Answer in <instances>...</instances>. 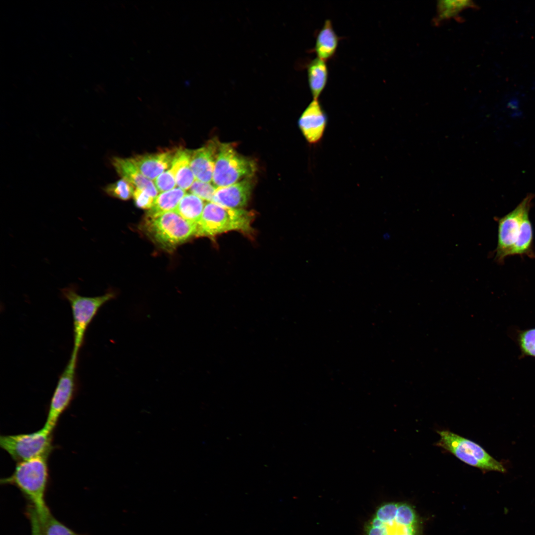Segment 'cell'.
I'll list each match as a JSON object with an SVG mask.
<instances>
[{"mask_svg":"<svg viewBox=\"0 0 535 535\" xmlns=\"http://www.w3.org/2000/svg\"><path fill=\"white\" fill-rule=\"evenodd\" d=\"M253 186L251 177H248L230 185L218 187L211 202L229 208L242 209L249 200Z\"/></svg>","mask_w":535,"mask_h":535,"instance_id":"13","label":"cell"},{"mask_svg":"<svg viewBox=\"0 0 535 535\" xmlns=\"http://www.w3.org/2000/svg\"><path fill=\"white\" fill-rule=\"evenodd\" d=\"M204 201L192 194L187 193L182 198L175 212L185 220L197 223L200 220L205 206Z\"/></svg>","mask_w":535,"mask_h":535,"instance_id":"21","label":"cell"},{"mask_svg":"<svg viewBox=\"0 0 535 535\" xmlns=\"http://www.w3.org/2000/svg\"><path fill=\"white\" fill-rule=\"evenodd\" d=\"M518 341L520 349L524 354L535 357V327L520 332Z\"/></svg>","mask_w":535,"mask_h":535,"instance_id":"25","label":"cell"},{"mask_svg":"<svg viewBox=\"0 0 535 535\" xmlns=\"http://www.w3.org/2000/svg\"><path fill=\"white\" fill-rule=\"evenodd\" d=\"M155 185L158 191L160 192L168 191L174 188L176 185L175 178L170 168L156 178Z\"/></svg>","mask_w":535,"mask_h":535,"instance_id":"27","label":"cell"},{"mask_svg":"<svg viewBox=\"0 0 535 535\" xmlns=\"http://www.w3.org/2000/svg\"><path fill=\"white\" fill-rule=\"evenodd\" d=\"M254 214L242 209H232L209 202L197 223L196 236L212 237L230 231L252 230Z\"/></svg>","mask_w":535,"mask_h":535,"instance_id":"4","label":"cell"},{"mask_svg":"<svg viewBox=\"0 0 535 535\" xmlns=\"http://www.w3.org/2000/svg\"><path fill=\"white\" fill-rule=\"evenodd\" d=\"M534 195L530 194L511 212L498 218V240L495 260L499 263L509 256L518 235L522 217L525 211L530 209Z\"/></svg>","mask_w":535,"mask_h":535,"instance_id":"10","label":"cell"},{"mask_svg":"<svg viewBox=\"0 0 535 535\" xmlns=\"http://www.w3.org/2000/svg\"><path fill=\"white\" fill-rule=\"evenodd\" d=\"M104 190L110 197L122 200H127L133 196L134 188L133 184L122 178L108 184L104 188Z\"/></svg>","mask_w":535,"mask_h":535,"instance_id":"24","label":"cell"},{"mask_svg":"<svg viewBox=\"0 0 535 535\" xmlns=\"http://www.w3.org/2000/svg\"><path fill=\"white\" fill-rule=\"evenodd\" d=\"M190 150H176L169 168L174 175L176 185L183 190H189L196 180L190 164Z\"/></svg>","mask_w":535,"mask_h":535,"instance_id":"17","label":"cell"},{"mask_svg":"<svg viewBox=\"0 0 535 535\" xmlns=\"http://www.w3.org/2000/svg\"><path fill=\"white\" fill-rule=\"evenodd\" d=\"M133 196L135 205L138 208L143 209L152 208L155 198L146 191L136 188Z\"/></svg>","mask_w":535,"mask_h":535,"instance_id":"28","label":"cell"},{"mask_svg":"<svg viewBox=\"0 0 535 535\" xmlns=\"http://www.w3.org/2000/svg\"><path fill=\"white\" fill-rule=\"evenodd\" d=\"M414 509L404 502L380 505L364 526V535H420Z\"/></svg>","mask_w":535,"mask_h":535,"instance_id":"2","label":"cell"},{"mask_svg":"<svg viewBox=\"0 0 535 535\" xmlns=\"http://www.w3.org/2000/svg\"><path fill=\"white\" fill-rule=\"evenodd\" d=\"M256 170L253 160L239 154L229 143H219L212 183L217 188L252 177Z\"/></svg>","mask_w":535,"mask_h":535,"instance_id":"8","label":"cell"},{"mask_svg":"<svg viewBox=\"0 0 535 535\" xmlns=\"http://www.w3.org/2000/svg\"><path fill=\"white\" fill-rule=\"evenodd\" d=\"M326 62L317 57L307 66L309 86L314 100H318L327 82L328 69Z\"/></svg>","mask_w":535,"mask_h":535,"instance_id":"19","label":"cell"},{"mask_svg":"<svg viewBox=\"0 0 535 535\" xmlns=\"http://www.w3.org/2000/svg\"><path fill=\"white\" fill-rule=\"evenodd\" d=\"M476 8V5L470 0H441L437 4V13L433 21L439 24L446 19L459 16L463 10L468 8Z\"/></svg>","mask_w":535,"mask_h":535,"instance_id":"22","label":"cell"},{"mask_svg":"<svg viewBox=\"0 0 535 535\" xmlns=\"http://www.w3.org/2000/svg\"><path fill=\"white\" fill-rule=\"evenodd\" d=\"M341 39L334 31L331 21L325 20L322 27L316 32L315 44L311 52L315 53L319 58L327 61L335 55Z\"/></svg>","mask_w":535,"mask_h":535,"instance_id":"16","label":"cell"},{"mask_svg":"<svg viewBox=\"0 0 535 535\" xmlns=\"http://www.w3.org/2000/svg\"><path fill=\"white\" fill-rule=\"evenodd\" d=\"M175 151L137 155L132 159L141 173L152 180L170 167Z\"/></svg>","mask_w":535,"mask_h":535,"instance_id":"15","label":"cell"},{"mask_svg":"<svg viewBox=\"0 0 535 535\" xmlns=\"http://www.w3.org/2000/svg\"><path fill=\"white\" fill-rule=\"evenodd\" d=\"M60 292L62 297L69 302L71 307L73 331V347L71 356L78 358L89 325L99 309L114 299L116 295L110 291L101 296H83L78 293V288L74 284L61 289Z\"/></svg>","mask_w":535,"mask_h":535,"instance_id":"3","label":"cell"},{"mask_svg":"<svg viewBox=\"0 0 535 535\" xmlns=\"http://www.w3.org/2000/svg\"><path fill=\"white\" fill-rule=\"evenodd\" d=\"M436 445L451 453L464 463L483 471L504 473L502 464L474 441L448 430H438Z\"/></svg>","mask_w":535,"mask_h":535,"instance_id":"7","label":"cell"},{"mask_svg":"<svg viewBox=\"0 0 535 535\" xmlns=\"http://www.w3.org/2000/svg\"><path fill=\"white\" fill-rule=\"evenodd\" d=\"M53 431L44 426L33 432L1 435L0 446L16 463L38 457H49L54 448Z\"/></svg>","mask_w":535,"mask_h":535,"instance_id":"6","label":"cell"},{"mask_svg":"<svg viewBox=\"0 0 535 535\" xmlns=\"http://www.w3.org/2000/svg\"><path fill=\"white\" fill-rule=\"evenodd\" d=\"M78 359L70 357L52 396L44 426L54 430L62 414L69 407L78 389Z\"/></svg>","mask_w":535,"mask_h":535,"instance_id":"9","label":"cell"},{"mask_svg":"<svg viewBox=\"0 0 535 535\" xmlns=\"http://www.w3.org/2000/svg\"><path fill=\"white\" fill-rule=\"evenodd\" d=\"M37 515L46 535H81L56 519L50 511L42 515L37 514Z\"/></svg>","mask_w":535,"mask_h":535,"instance_id":"23","label":"cell"},{"mask_svg":"<svg viewBox=\"0 0 535 535\" xmlns=\"http://www.w3.org/2000/svg\"><path fill=\"white\" fill-rule=\"evenodd\" d=\"M111 162L122 178L127 180L136 188L146 191L154 198L158 195L159 191L155 184L141 173L132 158L114 157L111 159Z\"/></svg>","mask_w":535,"mask_h":535,"instance_id":"14","label":"cell"},{"mask_svg":"<svg viewBox=\"0 0 535 535\" xmlns=\"http://www.w3.org/2000/svg\"><path fill=\"white\" fill-rule=\"evenodd\" d=\"M25 514L30 521L31 535H46L41 526L35 508L29 504L26 508Z\"/></svg>","mask_w":535,"mask_h":535,"instance_id":"29","label":"cell"},{"mask_svg":"<svg viewBox=\"0 0 535 535\" xmlns=\"http://www.w3.org/2000/svg\"><path fill=\"white\" fill-rule=\"evenodd\" d=\"M327 123V115L318 100H313L302 113L299 127L310 144L319 143L322 138Z\"/></svg>","mask_w":535,"mask_h":535,"instance_id":"11","label":"cell"},{"mask_svg":"<svg viewBox=\"0 0 535 535\" xmlns=\"http://www.w3.org/2000/svg\"><path fill=\"white\" fill-rule=\"evenodd\" d=\"M49 456L17 463L11 475L0 480L1 484L17 487L39 515L50 510L45 496L49 481Z\"/></svg>","mask_w":535,"mask_h":535,"instance_id":"1","label":"cell"},{"mask_svg":"<svg viewBox=\"0 0 535 535\" xmlns=\"http://www.w3.org/2000/svg\"><path fill=\"white\" fill-rule=\"evenodd\" d=\"M219 143L216 139L210 140L202 147L191 151L190 164L196 180L212 182Z\"/></svg>","mask_w":535,"mask_h":535,"instance_id":"12","label":"cell"},{"mask_svg":"<svg viewBox=\"0 0 535 535\" xmlns=\"http://www.w3.org/2000/svg\"><path fill=\"white\" fill-rule=\"evenodd\" d=\"M197 223L189 222L175 212L146 216L143 229L151 239L167 251L173 250L196 233Z\"/></svg>","mask_w":535,"mask_h":535,"instance_id":"5","label":"cell"},{"mask_svg":"<svg viewBox=\"0 0 535 535\" xmlns=\"http://www.w3.org/2000/svg\"><path fill=\"white\" fill-rule=\"evenodd\" d=\"M185 195V191L179 187L161 192L155 198L153 206L146 216H155L165 213L175 212Z\"/></svg>","mask_w":535,"mask_h":535,"instance_id":"20","label":"cell"},{"mask_svg":"<svg viewBox=\"0 0 535 535\" xmlns=\"http://www.w3.org/2000/svg\"><path fill=\"white\" fill-rule=\"evenodd\" d=\"M217 187L212 182H205L195 180L189 189L191 193L207 202H211Z\"/></svg>","mask_w":535,"mask_h":535,"instance_id":"26","label":"cell"},{"mask_svg":"<svg viewBox=\"0 0 535 535\" xmlns=\"http://www.w3.org/2000/svg\"><path fill=\"white\" fill-rule=\"evenodd\" d=\"M530 209L527 210L523 214L517 240L509 256L526 255L531 258L535 257L533 248V228L529 218Z\"/></svg>","mask_w":535,"mask_h":535,"instance_id":"18","label":"cell"}]
</instances>
